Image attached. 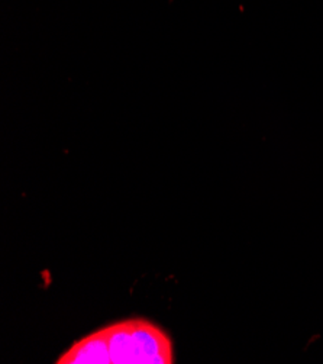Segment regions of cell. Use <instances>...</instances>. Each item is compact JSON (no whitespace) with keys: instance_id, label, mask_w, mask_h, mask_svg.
Listing matches in <instances>:
<instances>
[{"instance_id":"6da1fadb","label":"cell","mask_w":323,"mask_h":364,"mask_svg":"<svg viewBox=\"0 0 323 364\" xmlns=\"http://www.w3.org/2000/svg\"><path fill=\"white\" fill-rule=\"evenodd\" d=\"M57 364H171L173 341L151 321H119L83 337L64 351Z\"/></svg>"}]
</instances>
